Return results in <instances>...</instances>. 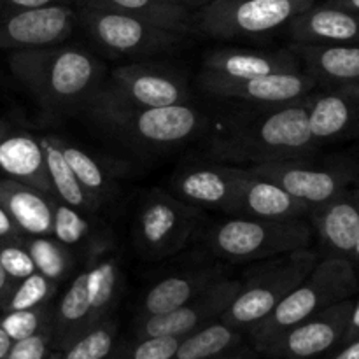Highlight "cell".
Listing matches in <instances>:
<instances>
[{
  "mask_svg": "<svg viewBox=\"0 0 359 359\" xmlns=\"http://www.w3.org/2000/svg\"><path fill=\"white\" fill-rule=\"evenodd\" d=\"M356 291V266L349 258L330 255L319 259L314 270L263 321L249 330L256 353L262 354L284 332L323 309L347 300Z\"/></svg>",
  "mask_w": 359,
  "mask_h": 359,
  "instance_id": "obj_4",
  "label": "cell"
},
{
  "mask_svg": "<svg viewBox=\"0 0 359 359\" xmlns=\"http://www.w3.org/2000/svg\"><path fill=\"white\" fill-rule=\"evenodd\" d=\"M23 238L27 237L21 233L20 228L14 224L9 214L6 212V209L0 205V241H23Z\"/></svg>",
  "mask_w": 359,
  "mask_h": 359,
  "instance_id": "obj_41",
  "label": "cell"
},
{
  "mask_svg": "<svg viewBox=\"0 0 359 359\" xmlns=\"http://www.w3.org/2000/svg\"><path fill=\"white\" fill-rule=\"evenodd\" d=\"M182 337H147L139 339L128 359H172Z\"/></svg>",
  "mask_w": 359,
  "mask_h": 359,
  "instance_id": "obj_39",
  "label": "cell"
},
{
  "mask_svg": "<svg viewBox=\"0 0 359 359\" xmlns=\"http://www.w3.org/2000/svg\"><path fill=\"white\" fill-rule=\"evenodd\" d=\"M0 170L6 177L25 182L53 196L41 139L25 132H0Z\"/></svg>",
  "mask_w": 359,
  "mask_h": 359,
  "instance_id": "obj_23",
  "label": "cell"
},
{
  "mask_svg": "<svg viewBox=\"0 0 359 359\" xmlns=\"http://www.w3.org/2000/svg\"><path fill=\"white\" fill-rule=\"evenodd\" d=\"M224 277L228 272L223 265H200L163 277L147 290L139 319L179 309Z\"/></svg>",
  "mask_w": 359,
  "mask_h": 359,
  "instance_id": "obj_22",
  "label": "cell"
},
{
  "mask_svg": "<svg viewBox=\"0 0 359 359\" xmlns=\"http://www.w3.org/2000/svg\"><path fill=\"white\" fill-rule=\"evenodd\" d=\"M76 25L77 13L69 4L0 13V48L21 51L62 44Z\"/></svg>",
  "mask_w": 359,
  "mask_h": 359,
  "instance_id": "obj_14",
  "label": "cell"
},
{
  "mask_svg": "<svg viewBox=\"0 0 359 359\" xmlns=\"http://www.w3.org/2000/svg\"><path fill=\"white\" fill-rule=\"evenodd\" d=\"M28 252H30L34 265L39 273L48 277L53 283L60 284L69 279L70 272L76 266V256L72 249L63 245L51 235L46 237H27L25 238Z\"/></svg>",
  "mask_w": 359,
  "mask_h": 359,
  "instance_id": "obj_32",
  "label": "cell"
},
{
  "mask_svg": "<svg viewBox=\"0 0 359 359\" xmlns=\"http://www.w3.org/2000/svg\"><path fill=\"white\" fill-rule=\"evenodd\" d=\"M81 9L128 14L156 27L186 35L193 28V13L174 0H76Z\"/></svg>",
  "mask_w": 359,
  "mask_h": 359,
  "instance_id": "obj_27",
  "label": "cell"
},
{
  "mask_svg": "<svg viewBox=\"0 0 359 359\" xmlns=\"http://www.w3.org/2000/svg\"><path fill=\"white\" fill-rule=\"evenodd\" d=\"M13 287H14V283L9 279V277H7L6 270H4L2 265H0V311H2L4 305H6L7 298H9Z\"/></svg>",
  "mask_w": 359,
  "mask_h": 359,
  "instance_id": "obj_44",
  "label": "cell"
},
{
  "mask_svg": "<svg viewBox=\"0 0 359 359\" xmlns=\"http://www.w3.org/2000/svg\"><path fill=\"white\" fill-rule=\"evenodd\" d=\"M349 259L353 263H358L359 265V241L356 242V245H354V251H353V255H351Z\"/></svg>",
  "mask_w": 359,
  "mask_h": 359,
  "instance_id": "obj_49",
  "label": "cell"
},
{
  "mask_svg": "<svg viewBox=\"0 0 359 359\" xmlns=\"http://www.w3.org/2000/svg\"><path fill=\"white\" fill-rule=\"evenodd\" d=\"M86 210H81L77 207L67 205L55 198V210H53V233L56 241L62 242L69 249H84L91 244L95 235L90 219L86 217Z\"/></svg>",
  "mask_w": 359,
  "mask_h": 359,
  "instance_id": "obj_33",
  "label": "cell"
},
{
  "mask_svg": "<svg viewBox=\"0 0 359 359\" xmlns=\"http://www.w3.org/2000/svg\"><path fill=\"white\" fill-rule=\"evenodd\" d=\"M354 300L339 302L284 332L262 351L276 359H312L340 346Z\"/></svg>",
  "mask_w": 359,
  "mask_h": 359,
  "instance_id": "obj_12",
  "label": "cell"
},
{
  "mask_svg": "<svg viewBox=\"0 0 359 359\" xmlns=\"http://www.w3.org/2000/svg\"><path fill=\"white\" fill-rule=\"evenodd\" d=\"M118 323L114 318H107L95 325L86 333L74 340L65 351L62 359H111L114 353Z\"/></svg>",
  "mask_w": 359,
  "mask_h": 359,
  "instance_id": "obj_34",
  "label": "cell"
},
{
  "mask_svg": "<svg viewBox=\"0 0 359 359\" xmlns=\"http://www.w3.org/2000/svg\"><path fill=\"white\" fill-rule=\"evenodd\" d=\"M83 272L86 277L90 328L111 318L121 293V269L109 233L98 231L84 249Z\"/></svg>",
  "mask_w": 359,
  "mask_h": 359,
  "instance_id": "obj_18",
  "label": "cell"
},
{
  "mask_svg": "<svg viewBox=\"0 0 359 359\" xmlns=\"http://www.w3.org/2000/svg\"><path fill=\"white\" fill-rule=\"evenodd\" d=\"M326 4H332V6L342 7V9L353 11V13L359 14V0H328Z\"/></svg>",
  "mask_w": 359,
  "mask_h": 359,
  "instance_id": "obj_48",
  "label": "cell"
},
{
  "mask_svg": "<svg viewBox=\"0 0 359 359\" xmlns=\"http://www.w3.org/2000/svg\"><path fill=\"white\" fill-rule=\"evenodd\" d=\"M302 69L316 81L359 84V44H291Z\"/></svg>",
  "mask_w": 359,
  "mask_h": 359,
  "instance_id": "obj_26",
  "label": "cell"
},
{
  "mask_svg": "<svg viewBox=\"0 0 359 359\" xmlns=\"http://www.w3.org/2000/svg\"><path fill=\"white\" fill-rule=\"evenodd\" d=\"M244 174L245 167L237 165L191 163L174 175L172 186L179 198L189 205L237 216Z\"/></svg>",
  "mask_w": 359,
  "mask_h": 359,
  "instance_id": "obj_13",
  "label": "cell"
},
{
  "mask_svg": "<svg viewBox=\"0 0 359 359\" xmlns=\"http://www.w3.org/2000/svg\"><path fill=\"white\" fill-rule=\"evenodd\" d=\"M316 147L305 95L287 104L256 105L252 111L224 118L210 137L209 156L219 163L252 167L309 158Z\"/></svg>",
  "mask_w": 359,
  "mask_h": 359,
  "instance_id": "obj_1",
  "label": "cell"
},
{
  "mask_svg": "<svg viewBox=\"0 0 359 359\" xmlns=\"http://www.w3.org/2000/svg\"><path fill=\"white\" fill-rule=\"evenodd\" d=\"M67 4V0H0V13H16V11L37 9V7Z\"/></svg>",
  "mask_w": 359,
  "mask_h": 359,
  "instance_id": "obj_40",
  "label": "cell"
},
{
  "mask_svg": "<svg viewBox=\"0 0 359 359\" xmlns=\"http://www.w3.org/2000/svg\"><path fill=\"white\" fill-rule=\"evenodd\" d=\"M0 265L14 284L37 272L23 241H0Z\"/></svg>",
  "mask_w": 359,
  "mask_h": 359,
  "instance_id": "obj_37",
  "label": "cell"
},
{
  "mask_svg": "<svg viewBox=\"0 0 359 359\" xmlns=\"http://www.w3.org/2000/svg\"><path fill=\"white\" fill-rule=\"evenodd\" d=\"M309 216L330 255L351 258L359 241V188L346 189Z\"/></svg>",
  "mask_w": 359,
  "mask_h": 359,
  "instance_id": "obj_21",
  "label": "cell"
},
{
  "mask_svg": "<svg viewBox=\"0 0 359 359\" xmlns=\"http://www.w3.org/2000/svg\"><path fill=\"white\" fill-rule=\"evenodd\" d=\"M242 287V280L230 276L217 280L203 293L170 312L139 319L137 339L147 337H186L195 330L216 321L224 314Z\"/></svg>",
  "mask_w": 359,
  "mask_h": 359,
  "instance_id": "obj_11",
  "label": "cell"
},
{
  "mask_svg": "<svg viewBox=\"0 0 359 359\" xmlns=\"http://www.w3.org/2000/svg\"><path fill=\"white\" fill-rule=\"evenodd\" d=\"M242 332L221 319L182 337L172 359H221L241 347Z\"/></svg>",
  "mask_w": 359,
  "mask_h": 359,
  "instance_id": "obj_29",
  "label": "cell"
},
{
  "mask_svg": "<svg viewBox=\"0 0 359 359\" xmlns=\"http://www.w3.org/2000/svg\"><path fill=\"white\" fill-rule=\"evenodd\" d=\"M56 290H58V284L49 280L42 273L34 272L32 276L25 277L23 280L14 284L2 312L27 311V309H37L51 304Z\"/></svg>",
  "mask_w": 359,
  "mask_h": 359,
  "instance_id": "obj_35",
  "label": "cell"
},
{
  "mask_svg": "<svg viewBox=\"0 0 359 359\" xmlns=\"http://www.w3.org/2000/svg\"><path fill=\"white\" fill-rule=\"evenodd\" d=\"M83 109L98 128L137 149L179 146L202 126V116L189 104L144 107L123 97L112 84L100 83Z\"/></svg>",
  "mask_w": 359,
  "mask_h": 359,
  "instance_id": "obj_3",
  "label": "cell"
},
{
  "mask_svg": "<svg viewBox=\"0 0 359 359\" xmlns=\"http://www.w3.org/2000/svg\"><path fill=\"white\" fill-rule=\"evenodd\" d=\"M77 23L83 27L88 37L111 56H149L172 49L184 35L153 23L111 13V11L81 9Z\"/></svg>",
  "mask_w": 359,
  "mask_h": 359,
  "instance_id": "obj_9",
  "label": "cell"
},
{
  "mask_svg": "<svg viewBox=\"0 0 359 359\" xmlns=\"http://www.w3.org/2000/svg\"><path fill=\"white\" fill-rule=\"evenodd\" d=\"M9 65L16 79L49 114H69L83 109L100 86L102 65L91 53L76 46L14 51Z\"/></svg>",
  "mask_w": 359,
  "mask_h": 359,
  "instance_id": "obj_2",
  "label": "cell"
},
{
  "mask_svg": "<svg viewBox=\"0 0 359 359\" xmlns=\"http://www.w3.org/2000/svg\"><path fill=\"white\" fill-rule=\"evenodd\" d=\"M42 149L46 156V168H48L49 182H51L53 196L67 205L77 207L81 210H97V205L90 198L81 182L74 175L72 168L67 163L63 151L60 147L58 139L55 135L41 137Z\"/></svg>",
  "mask_w": 359,
  "mask_h": 359,
  "instance_id": "obj_30",
  "label": "cell"
},
{
  "mask_svg": "<svg viewBox=\"0 0 359 359\" xmlns=\"http://www.w3.org/2000/svg\"><path fill=\"white\" fill-rule=\"evenodd\" d=\"M210 251L231 263H255L312 244V224L305 219H259L233 216L205 235Z\"/></svg>",
  "mask_w": 359,
  "mask_h": 359,
  "instance_id": "obj_6",
  "label": "cell"
},
{
  "mask_svg": "<svg viewBox=\"0 0 359 359\" xmlns=\"http://www.w3.org/2000/svg\"><path fill=\"white\" fill-rule=\"evenodd\" d=\"M248 168L259 177L279 184L312 209L349 189V184L353 182V172L346 163L319 165L312 163L307 158L272 161Z\"/></svg>",
  "mask_w": 359,
  "mask_h": 359,
  "instance_id": "obj_10",
  "label": "cell"
},
{
  "mask_svg": "<svg viewBox=\"0 0 359 359\" xmlns=\"http://www.w3.org/2000/svg\"><path fill=\"white\" fill-rule=\"evenodd\" d=\"M202 221L198 207L153 189L144 196L133 219V242L144 258L163 259L182 251Z\"/></svg>",
  "mask_w": 359,
  "mask_h": 359,
  "instance_id": "obj_8",
  "label": "cell"
},
{
  "mask_svg": "<svg viewBox=\"0 0 359 359\" xmlns=\"http://www.w3.org/2000/svg\"><path fill=\"white\" fill-rule=\"evenodd\" d=\"M111 84L133 104L144 107H168L188 104L186 81L174 70L154 63H130L111 74Z\"/></svg>",
  "mask_w": 359,
  "mask_h": 359,
  "instance_id": "obj_16",
  "label": "cell"
},
{
  "mask_svg": "<svg viewBox=\"0 0 359 359\" xmlns=\"http://www.w3.org/2000/svg\"><path fill=\"white\" fill-rule=\"evenodd\" d=\"M174 2H177L179 6L186 7V9L191 11V13H193V11L202 9V7H205L207 4L214 2V0H174Z\"/></svg>",
  "mask_w": 359,
  "mask_h": 359,
  "instance_id": "obj_47",
  "label": "cell"
},
{
  "mask_svg": "<svg viewBox=\"0 0 359 359\" xmlns=\"http://www.w3.org/2000/svg\"><path fill=\"white\" fill-rule=\"evenodd\" d=\"M4 128H6V126H4V125H2V123H0V132H2V130H4Z\"/></svg>",
  "mask_w": 359,
  "mask_h": 359,
  "instance_id": "obj_51",
  "label": "cell"
},
{
  "mask_svg": "<svg viewBox=\"0 0 359 359\" xmlns=\"http://www.w3.org/2000/svg\"><path fill=\"white\" fill-rule=\"evenodd\" d=\"M51 353V328H46L28 339L16 340L6 359H48Z\"/></svg>",
  "mask_w": 359,
  "mask_h": 359,
  "instance_id": "obj_38",
  "label": "cell"
},
{
  "mask_svg": "<svg viewBox=\"0 0 359 359\" xmlns=\"http://www.w3.org/2000/svg\"><path fill=\"white\" fill-rule=\"evenodd\" d=\"M309 128L318 144L359 137V84L309 93Z\"/></svg>",
  "mask_w": 359,
  "mask_h": 359,
  "instance_id": "obj_17",
  "label": "cell"
},
{
  "mask_svg": "<svg viewBox=\"0 0 359 359\" xmlns=\"http://www.w3.org/2000/svg\"><path fill=\"white\" fill-rule=\"evenodd\" d=\"M0 205L25 237L53 233L55 196L11 177H0Z\"/></svg>",
  "mask_w": 359,
  "mask_h": 359,
  "instance_id": "obj_24",
  "label": "cell"
},
{
  "mask_svg": "<svg viewBox=\"0 0 359 359\" xmlns=\"http://www.w3.org/2000/svg\"><path fill=\"white\" fill-rule=\"evenodd\" d=\"M56 139H58L63 156H65L67 163L72 168L74 175H76L77 181L81 182L84 191L90 195V198L93 200V203L98 209L112 193L111 175L105 172L100 161L91 156L83 147L76 146V144L69 142L65 139H60V137H56Z\"/></svg>",
  "mask_w": 359,
  "mask_h": 359,
  "instance_id": "obj_31",
  "label": "cell"
},
{
  "mask_svg": "<svg viewBox=\"0 0 359 359\" xmlns=\"http://www.w3.org/2000/svg\"><path fill=\"white\" fill-rule=\"evenodd\" d=\"M332 359H359V337L344 344L342 349L335 354Z\"/></svg>",
  "mask_w": 359,
  "mask_h": 359,
  "instance_id": "obj_43",
  "label": "cell"
},
{
  "mask_svg": "<svg viewBox=\"0 0 359 359\" xmlns=\"http://www.w3.org/2000/svg\"><path fill=\"white\" fill-rule=\"evenodd\" d=\"M358 337H359V300L354 302L353 311H351V316H349V323H347L346 333H344V339L340 346L358 339Z\"/></svg>",
  "mask_w": 359,
  "mask_h": 359,
  "instance_id": "obj_42",
  "label": "cell"
},
{
  "mask_svg": "<svg viewBox=\"0 0 359 359\" xmlns=\"http://www.w3.org/2000/svg\"><path fill=\"white\" fill-rule=\"evenodd\" d=\"M200 86L205 93L224 100H242L255 105H277L294 102L311 93L318 81L305 70L298 72L269 74L249 79H223L200 77Z\"/></svg>",
  "mask_w": 359,
  "mask_h": 359,
  "instance_id": "obj_15",
  "label": "cell"
},
{
  "mask_svg": "<svg viewBox=\"0 0 359 359\" xmlns=\"http://www.w3.org/2000/svg\"><path fill=\"white\" fill-rule=\"evenodd\" d=\"M221 359H259V358L258 354H256V351L242 349V347H238V349H235L233 353L226 354V356H223Z\"/></svg>",
  "mask_w": 359,
  "mask_h": 359,
  "instance_id": "obj_45",
  "label": "cell"
},
{
  "mask_svg": "<svg viewBox=\"0 0 359 359\" xmlns=\"http://www.w3.org/2000/svg\"><path fill=\"white\" fill-rule=\"evenodd\" d=\"M302 63L291 49H245L219 48L207 53L200 77H223V79H249L269 74L298 72Z\"/></svg>",
  "mask_w": 359,
  "mask_h": 359,
  "instance_id": "obj_19",
  "label": "cell"
},
{
  "mask_svg": "<svg viewBox=\"0 0 359 359\" xmlns=\"http://www.w3.org/2000/svg\"><path fill=\"white\" fill-rule=\"evenodd\" d=\"M53 311L55 307L48 304L37 309H27V311L4 312V316L0 318V328L11 337L13 342L28 339L42 330L51 328Z\"/></svg>",
  "mask_w": 359,
  "mask_h": 359,
  "instance_id": "obj_36",
  "label": "cell"
},
{
  "mask_svg": "<svg viewBox=\"0 0 359 359\" xmlns=\"http://www.w3.org/2000/svg\"><path fill=\"white\" fill-rule=\"evenodd\" d=\"M286 27L294 44H359V14L332 4H314Z\"/></svg>",
  "mask_w": 359,
  "mask_h": 359,
  "instance_id": "obj_20",
  "label": "cell"
},
{
  "mask_svg": "<svg viewBox=\"0 0 359 359\" xmlns=\"http://www.w3.org/2000/svg\"><path fill=\"white\" fill-rule=\"evenodd\" d=\"M318 262L319 255L311 248L262 259L245 273L241 291L219 319L249 332L314 270Z\"/></svg>",
  "mask_w": 359,
  "mask_h": 359,
  "instance_id": "obj_5",
  "label": "cell"
},
{
  "mask_svg": "<svg viewBox=\"0 0 359 359\" xmlns=\"http://www.w3.org/2000/svg\"><path fill=\"white\" fill-rule=\"evenodd\" d=\"M88 330H90V304H88L86 277L81 269L70 280L69 287L53 311V349L62 353Z\"/></svg>",
  "mask_w": 359,
  "mask_h": 359,
  "instance_id": "obj_28",
  "label": "cell"
},
{
  "mask_svg": "<svg viewBox=\"0 0 359 359\" xmlns=\"http://www.w3.org/2000/svg\"><path fill=\"white\" fill-rule=\"evenodd\" d=\"M13 340H11V337L7 335L6 332H4L2 328H0V359H6L7 354H9L11 347H13Z\"/></svg>",
  "mask_w": 359,
  "mask_h": 359,
  "instance_id": "obj_46",
  "label": "cell"
},
{
  "mask_svg": "<svg viewBox=\"0 0 359 359\" xmlns=\"http://www.w3.org/2000/svg\"><path fill=\"white\" fill-rule=\"evenodd\" d=\"M316 0H214L193 14V25L214 39H252L286 27Z\"/></svg>",
  "mask_w": 359,
  "mask_h": 359,
  "instance_id": "obj_7",
  "label": "cell"
},
{
  "mask_svg": "<svg viewBox=\"0 0 359 359\" xmlns=\"http://www.w3.org/2000/svg\"><path fill=\"white\" fill-rule=\"evenodd\" d=\"M48 359H62V353L55 351V353H51V356H49Z\"/></svg>",
  "mask_w": 359,
  "mask_h": 359,
  "instance_id": "obj_50",
  "label": "cell"
},
{
  "mask_svg": "<svg viewBox=\"0 0 359 359\" xmlns=\"http://www.w3.org/2000/svg\"><path fill=\"white\" fill-rule=\"evenodd\" d=\"M311 212V205L245 167L237 216L259 219H305Z\"/></svg>",
  "mask_w": 359,
  "mask_h": 359,
  "instance_id": "obj_25",
  "label": "cell"
}]
</instances>
